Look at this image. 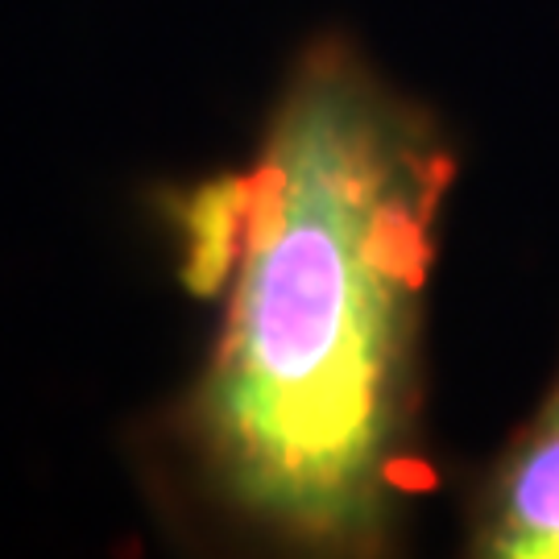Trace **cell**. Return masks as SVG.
<instances>
[{
    "label": "cell",
    "mask_w": 559,
    "mask_h": 559,
    "mask_svg": "<svg viewBox=\"0 0 559 559\" xmlns=\"http://www.w3.org/2000/svg\"><path fill=\"white\" fill-rule=\"evenodd\" d=\"M452 158L365 67L320 55L200 253L228 274L200 443L240 514L302 543L373 535L402 480L431 224Z\"/></svg>",
    "instance_id": "cell-1"
},
{
    "label": "cell",
    "mask_w": 559,
    "mask_h": 559,
    "mask_svg": "<svg viewBox=\"0 0 559 559\" xmlns=\"http://www.w3.org/2000/svg\"><path fill=\"white\" fill-rule=\"evenodd\" d=\"M477 551L493 559H559V378L489 480Z\"/></svg>",
    "instance_id": "cell-2"
}]
</instances>
